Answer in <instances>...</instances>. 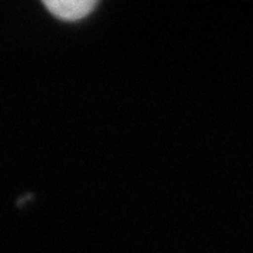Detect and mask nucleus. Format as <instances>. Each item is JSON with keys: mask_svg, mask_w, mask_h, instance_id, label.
<instances>
[{"mask_svg": "<svg viewBox=\"0 0 253 253\" xmlns=\"http://www.w3.org/2000/svg\"><path fill=\"white\" fill-rule=\"evenodd\" d=\"M48 11L65 21H76L89 16L97 6L96 0H46Z\"/></svg>", "mask_w": 253, "mask_h": 253, "instance_id": "f257e3e1", "label": "nucleus"}]
</instances>
